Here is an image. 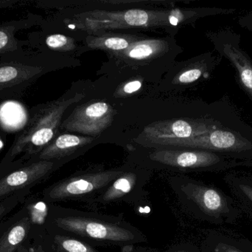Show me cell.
Masks as SVG:
<instances>
[{
    "instance_id": "1",
    "label": "cell",
    "mask_w": 252,
    "mask_h": 252,
    "mask_svg": "<svg viewBox=\"0 0 252 252\" xmlns=\"http://www.w3.org/2000/svg\"><path fill=\"white\" fill-rule=\"evenodd\" d=\"M216 15V10L214 7L177 10L171 13L148 11L140 9L115 12L94 10L75 15L72 19H64L63 22L69 28L78 27L83 31H97L120 28H147L168 24L177 25L187 21H195L199 18Z\"/></svg>"
},
{
    "instance_id": "2",
    "label": "cell",
    "mask_w": 252,
    "mask_h": 252,
    "mask_svg": "<svg viewBox=\"0 0 252 252\" xmlns=\"http://www.w3.org/2000/svg\"><path fill=\"white\" fill-rule=\"evenodd\" d=\"M84 98V94L77 93L31 108L28 122L15 136L4 161L11 162L21 154L31 158L41 152L57 136L66 109Z\"/></svg>"
},
{
    "instance_id": "3",
    "label": "cell",
    "mask_w": 252,
    "mask_h": 252,
    "mask_svg": "<svg viewBox=\"0 0 252 252\" xmlns=\"http://www.w3.org/2000/svg\"><path fill=\"white\" fill-rule=\"evenodd\" d=\"M52 59L47 52L31 49L0 58V99L22 97L38 78L53 69Z\"/></svg>"
},
{
    "instance_id": "4",
    "label": "cell",
    "mask_w": 252,
    "mask_h": 252,
    "mask_svg": "<svg viewBox=\"0 0 252 252\" xmlns=\"http://www.w3.org/2000/svg\"><path fill=\"white\" fill-rule=\"evenodd\" d=\"M179 187L188 210L203 221L234 224L242 215L234 198L219 187L192 179H186Z\"/></svg>"
},
{
    "instance_id": "5",
    "label": "cell",
    "mask_w": 252,
    "mask_h": 252,
    "mask_svg": "<svg viewBox=\"0 0 252 252\" xmlns=\"http://www.w3.org/2000/svg\"><path fill=\"white\" fill-rule=\"evenodd\" d=\"M154 162L187 171H228L239 167H252V163L238 161L220 154L197 149H158L150 153Z\"/></svg>"
},
{
    "instance_id": "6",
    "label": "cell",
    "mask_w": 252,
    "mask_h": 252,
    "mask_svg": "<svg viewBox=\"0 0 252 252\" xmlns=\"http://www.w3.org/2000/svg\"><path fill=\"white\" fill-rule=\"evenodd\" d=\"M55 224L62 230L93 241L109 244H127L144 241L136 229L84 216H63L55 219Z\"/></svg>"
},
{
    "instance_id": "7",
    "label": "cell",
    "mask_w": 252,
    "mask_h": 252,
    "mask_svg": "<svg viewBox=\"0 0 252 252\" xmlns=\"http://www.w3.org/2000/svg\"><path fill=\"white\" fill-rule=\"evenodd\" d=\"M207 36L219 56L233 67L238 84L252 102V59L241 46V36L232 28H224L209 33Z\"/></svg>"
},
{
    "instance_id": "8",
    "label": "cell",
    "mask_w": 252,
    "mask_h": 252,
    "mask_svg": "<svg viewBox=\"0 0 252 252\" xmlns=\"http://www.w3.org/2000/svg\"><path fill=\"white\" fill-rule=\"evenodd\" d=\"M123 170L79 175L55 185L48 192L52 201L83 198L105 189L124 173Z\"/></svg>"
},
{
    "instance_id": "9",
    "label": "cell",
    "mask_w": 252,
    "mask_h": 252,
    "mask_svg": "<svg viewBox=\"0 0 252 252\" xmlns=\"http://www.w3.org/2000/svg\"><path fill=\"white\" fill-rule=\"evenodd\" d=\"M115 111L109 104L96 102L81 105L66 120L60 128L95 137L104 131L112 123Z\"/></svg>"
},
{
    "instance_id": "10",
    "label": "cell",
    "mask_w": 252,
    "mask_h": 252,
    "mask_svg": "<svg viewBox=\"0 0 252 252\" xmlns=\"http://www.w3.org/2000/svg\"><path fill=\"white\" fill-rule=\"evenodd\" d=\"M43 19L35 13H28L26 16L19 19H12L0 23V58L25 50L28 47V40L16 38L17 32L30 29L40 25Z\"/></svg>"
},
{
    "instance_id": "11",
    "label": "cell",
    "mask_w": 252,
    "mask_h": 252,
    "mask_svg": "<svg viewBox=\"0 0 252 252\" xmlns=\"http://www.w3.org/2000/svg\"><path fill=\"white\" fill-rule=\"evenodd\" d=\"M54 161H35L0 180V197L35 183L54 169Z\"/></svg>"
},
{
    "instance_id": "12",
    "label": "cell",
    "mask_w": 252,
    "mask_h": 252,
    "mask_svg": "<svg viewBox=\"0 0 252 252\" xmlns=\"http://www.w3.org/2000/svg\"><path fill=\"white\" fill-rule=\"evenodd\" d=\"M94 138L90 136H79L76 135L64 134L56 137L44 148L41 152L31 158L35 161H55L72 155L77 149L90 144Z\"/></svg>"
},
{
    "instance_id": "13",
    "label": "cell",
    "mask_w": 252,
    "mask_h": 252,
    "mask_svg": "<svg viewBox=\"0 0 252 252\" xmlns=\"http://www.w3.org/2000/svg\"><path fill=\"white\" fill-rule=\"evenodd\" d=\"M223 179L242 214L252 221V173L230 171Z\"/></svg>"
},
{
    "instance_id": "14",
    "label": "cell",
    "mask_w": 252,
    "mask_h": 252,
    "mask_svg": "<svg viewBox=\"0 0 252 252\" xmlns=\"http://www.w3.org/2000/svg\"><path fill=\"white\" fill-rule=\"evenodd\" d=\"M203 252H252V243L247 238L212 231L204 243Z\"/></svg>"
},
{
    "instance_id": "15",
    "label": "cell",
    "mask_w": 252,
    "mask_h": 252,
    "mask_svg": "<svg viewBox=\"0 0 252 252\" xmlns=\"http://www.w3.org/2000/svg\"><path fill=\"white\" fill-rule=\"evenodd\" d=\"M137 179V175L135 173L124 172L97 197V202L104 204L124 198L136 187Z\"/></svg>"
},
{
    "instance_id": "16",
    "label": "cell",
    "mask_w": 252,
    "mask_h": 252,
    "mask_svg": "<svg viewBox=\"0 0 252 252\" xmlns=\"http://www.w3.org/2000/svg\"><path fill=\"white\" fill-rule=\"evenodd\" d=\"M167 48L165 41L160 39H146L134 41L127 49L118 52L123 58L144 60L155 57Z\"/></svg>"
},
{
    "instance_id": "17",
    "label": "cell",
    "mask_w": 252,
    "mask_h": 252,
    "mask_svg": "<svg viewBox=\"0 0 252 252\" xmlns=\"http://www.w3.org/2000/svg\"><path fill=\"white\" fill-rule=\"evenodd\" d=\"M31 229L29 217L21 220L17 224L9 229L0 239V252H14L23 242Z\"/></svg>"
},
{
    "instance_id": "18",
    "label": "cell",
    "mask_w": 252,
    "mask_h": 252,
    "mask_svg": "<svg viewBox=\"0 0 252 252\" xmlns=\"http://www.w3.org/2000/svg\"><path fill=\"white\" fill-rule=\"evenodd\" d=\"M134 42L130 37L89 36L87 38V45L92 49H101L112 51L121 52L127 49L132 43Z\"/></svg>"
},
{
    "instance_id": "19",
    "label": "cell",
    "mask_w": 252,
    "mask_h": 252,
    "mask_svg": "<svg viewBox=\"0 0 252 252\" xmlns=\"http://www.w3.org/2000/svg\"><path fill=\"white\" fill-rule=\"evenodd\" d=\"M56 243L62 252H97L89 244L68 237L56 236Z\"/></svg>"
},
{
    "instance_id": "20",
    "label": "cell",
    "mask_w": 252,
    "mask_h": 252,
    "mask_svg": "<svg viewBox=\"0 0 252 252\" xmlns=\"http://www.w3.org/2000/svg\"><path fill=\"white\" fill-rule=\"evenodd\" d=\"M142 85V81H139V80H133V81H129V82L124 84V87H123V93H125V94H132V93L140 90Z\"/></svg>"
},
{
    "instance_id": "21",
    "label": "cell",
    "mask_w": 252,
    "mask_h": 252,
    "mask_svg": "<svg viewBox=\"0 0 252 252\" xmlns=\"http://www.w3.org/2000/svg\"><path fill=\"white\" fill-rule=\"evenodd\" d=\"M238 23L241 28L252 32V10L241 16L238 19Z\"/></svg>"
},
{
    "instance_id": "22",
    "label": "cell",
    "mask_w": 252,
    "mask_h": 252,
    "mask_svg": "<svg viewBox=\"0 0 252 252\" xmlns=\"http://www.w3.org/2000/svg\"><path fill=\"white\" fill-rule=\"evenodd\" d=\"M31 1L25 0H0V9L10 8L16 5L28 4Z\"/></svg>"
},
{
    "instance_id": "23",
    "label": "cell",
    "mask_w": 252,
    "mask_h": 252,
    "mask_svg": "<svg viewBox=\"0 0 252 252\" xmlns=\"http://www.w3.org/2000/svg\"><path fill=\"white\" fill-rule=\"evenodd\" d=\"M18 252H44V250L42 247H38L33 249L20 248L18 250Z\"/></svg>"
},
{
    "instance_id": "24",
    "label": "cell",
    "mask_w": 252,
    "mask_h": 252,
    "mask_svg": "<svg viewBox=\"0 0 252 252\" xmlns=\"http://www.w3.org/2000/svg\"><path fill=\"white\" fill-rule=\"evenodd\" d=\"M176 252H203L202 251H199L198 249L195 248V247H189L188 250H180V251H177Z\"/></svg>"
},
{
    "instance_id": "25",
    "label": "cell",
    "mask_w": 252,
    "mask_h": 252,
    "mask_svg": "<svg viewBox=\"0 0 252 252\" xmlns=\"http://www.w3.org/2000/svg\"><path fill=\"white\" fill-rule=\"evenodd\" d=\"M6 207L4 205L0 206V217L5 213Z\"/></svg>"
},
{
    "instance_id": "26",
    "label": "cell",
    "mask_w": 252,
    "mask_h": 252,
    "mask_svg": "<svg viewBox=\"0 0 252 252\" xmlns=\"http://www.w3.org/2000/svg\"><path fill=\"white\" fill-rule=\"evenodd\" d=\"M251 33H252V32H251Z\"/></svg>"
}]
</instances>
